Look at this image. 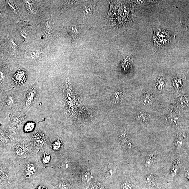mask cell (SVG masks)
I'll list each match as a JSON object with an SVG mask.
<instances>
[{
  "label": "cell",
  "mask_w": 189,
  "mask_h": 189,
  "mask_svg": "<svg viewBox=\"0 0 189 189\" xmlns=\"http://www.w3.org/2000/svg\"><path fill=\"white\" fill-rule=\"evenodd\" d=\"M18 175L19 184L30 183L40 176L38 174V165L32 160L25 159Z\"/></svg>",
  "instance_id": "1"
},
{
  "label": "cell",
  "mask_w": 189,
  "mask_h": 189,
  "mask_svg": "<svg viewBox=\"0 0 189 189\" xmlns=\"http://www.w3.org/2000/svg\"><path fill=\"white\" fill-rule=\"evenodd\" d=\"M20 101L18 100L16 96L11 92H5L4 97H1V109L7 112H14L18 110L19 106H23L19 103Z\"/></svg>",
  "instance_id": "2"
},
{
  "label": "cell",
  "mask_w": 189,
  "mask_h": 189,
  "mask_svg": "<svg viewBox=\"0 0 189 189\" xmlns=\"http://www.w3.org/2000/svg\"><path fill=\"white\" fill-rule=\"evenodd\" d=\"M39 87L36 84L30 86L25 92L23 103V108L25 110L29 109L37 100L39 93Z\"/></svg>",
  "instance_id": "3"
},
{
  "label": "cell",
  "mask_w": 189,
  "mask_h": 189,
  "mask_svg": "<svg viewBox=\"0 0 189 189\" xmlns=\"http://www.w3.org/2000/svg\"><path fill=\"white\" fill-rule=\"evenodd\" d=\"M153 42L160 43L170 40L171 34L168 31L156 27L153 28Z\"/></svg>",
  "instance_id": "4"
},
{
  "label": "cell",
  "mask_w": 189,
  "mask_h": 189,
  "mask_svg": "<svg viewBox=\"0 0 189 189\" xmlns=\"http://www.w3.org/2000/svg\"><path fill=\"white\" fill-rule=\"evenodd\" d=\"M50 151H51V149ZM50 151L48 152L46 149H45L40 155V162L42 165L46 166H49L50 164H52V163L54 160L52 156L53 152H51Z\"/></svg>",
  "instance_id": "5"
},
{
  "label": "cell",
  "mask_w": 189,
  "mask_h": 189,
  "mask_svg": "<svg viewBox=\"0 0 189 189\" xmlns=\"http://www.w3.org/2000/svg\"><path fill=\"white\" fill-rule=\"evenodd\" d=\"M33 138L35 144L39 145L40 146H43L47 142V138L41 130H39L33 135Z\"/></svg>",
  "instance_id": "6"
},
{
  "label": "cell",
  "mask_w": 189,
  "mask_h": 189,
  "mask_svg": "<svg viewBox=\"0 0 189 189\" xmlns=\"http://www.w3.org/2000/svg\"><path fill=\"white\" fill-rule=\"evenodd\" d=\"M155 98L154 95L151 92H147L143 94L141 101L145 106H151L154 103Z\"/></svg>",
  "instance_id": "7"
},
{
  "label": "cell",
  "mask_w": 189,
  "mask_h": 189,
  "mask_svg": "<svg viewBox=\"0 0 189 189\" xmlns=\"http://www.w3.org/2000/svg\"><path fill=\"white\" fill-rule=\"evenodd\" d=\"M25 72H20L19 73H17L16 76L14 77V81L15 83L18 86H23V84L26 83V80H25Z\"/></svg>",
  "instance_id": "8"
},
{
  "label": "cell",
  "mask_w": 189,
  "mask_h": 189,
  "mask_svg": "<svg viewBox=\"0 0 189 189\" xmlns=\"http://www.w3.org/2000/svg\"><path fill=\"white\" fill-rule=\"evenodd\" d=\"M151 118L150 114L145 112V111H140L137 115L136 118L138 121L143 123H147L149 121Z\"/></svg>",
  "instance_id": "9"
},
{
  "label": "cell",
  "mask_w": 189,
  "mask_h": 189,
  "mask_svg": "<svg viewBox=\"0 0 189 189\" xmlns=\"http://www.w3.org/2000/svg\"><path fill=\"white\" fill-rule=\"evenodd\" d=\"M36 124L33 121H29L25 123L23 127V132L28 133L32 132L35 129Z\"/></svg>",
  "instance_id": "10"
},
{
  "label": "cell",
  "mask_w": 189,
  "mask_h": 189,
  "mask_svg": "<svg viewBox=\"0 0 189 189\" xmlns=\"http://www.w3.org/2000/svg\"><path fill=\"white\" fill-rule=\"evenodd\" d=\"M132 64V59L129 57H124L123 59L122 63V68H123L124 70H128L131 68Z\"/></svg>",
  "instance_id": "11"
},
{
  "label": "cell",
  "mask_w": 189,
  "mask_h": 189,
  "mask_svg": "<svg viewBox=\"0 0 189 189\" xmlns=\"http://www.w3.org/2000/svg\"><path fill=\"white\" fill-rule=\"evenodd\" d=\"M156 159V155L154 153H151L148 155L145 162V166L150 167L154 165Z\"/></svg>",
  "instance_id": "12"
},
{
  "label": "cell",
  "mask_w": 189,
  "mask_h": 189,
  "mask_svg": "<svg viewBox=\"0 0 189 189\" xmlns=\"http://www.w3.org/2000/svg\"><path fill=\"white\" fill-rule=\"evenodd\" d=\"M185 135L183 133H181L177 136L175 141V146L177 148L181 147L185 142Z\"/></svg>",
  "instance_id": "13"
},
{
  "label": "cell",
  "mask_w": 189,
  "mask_h": 189,
  "mask_svg": "<svg viewBox=\"0 0 189 189\" xmlns=\"http://www.w3.org/2000/svg\"><path fill=\"white\" fill-rule=\"evenodd\" d=\"M178 117L179 116L177 115L174 113H171L168 115V121L171 124L177 126L179 121V118Z\"/></svg>",
  "instance_id": "14"
},
{
  "label": "cell",
  "mask_w": 189,
  "mask_h": 189,
  "mask_svg": "<svg viewBox=\"0 0 189 189\" xmlns=\"http://www.w3.org/2000/svg\"><path fill=\"white\" fill-rule=\"evenodd\" d=\"M165 83L164 81L161 78H158L156 81V87L159 90H161L164 88Z\"/></svg>",
  "instance_id": "15"
},
{
  "label": "cell",
  "mask_w": 189,
  "mask_h": 189,
  "mask_svg": "<svg viewBox=\"0 0 189 189\" xmlns=\"http://www.w3.org/2000/svg\"><path fill=\"white\" fill-rule=\"evenodd\" d=\"M184 79L180 77H176L174 79L173 83L177 88H180L183 85Z\"/></svg>",
  "instance_id": "16"
},
{
  "label": "cell",
  "mask_w": 189,
  "mask_h": 189,
  "mask_svg": "<svg viewBox=\"0 0 189 189\" xmlns=\"http://www.w3.org/2000/svg\"><path fill=\"white\" fill-rule=\"evenodd\" d=\"M82 180L84 183H90L92 181V177L90 174L86 173L83 175Z\"/></svg>",
  "instance_id": "17"
},
{
  "label": "cell",
  "mask_w": 189,
  "mask_h": 189,
  "mask_svg": "<svg viewBox=\"0 0 189 189\" xmlns=\"http://www.w3.org/2000/svg\"><path fill=\"white\" fill-rule=\"evenodd\" d=\"M14 189H32L31 183H21Z\"/></svg>",
  "instance_id": "18"
},
{
  "label": "cell",
  "mask_w": 189,
  "mask_h": 189,
  "mask_svg": "<svg viewBox=\"0 0 189 189\" xmlns=\"http://www.w3.org/2000/svg\"><path fill=\"white\" fill-rule=\"evenodd\" d=\"M155 180V177L152 175H148L146 178V181L148 184L151 185L154 183Z\"/></svg>",
  "instance_id": "19"
},
{
  "label": "cell",
  "mask_w": 189,
  "mask_h": 189,
  "mask_svg": "<svg viewBox=\"0 0 189 189\" xmlns=\"http://www.w3.org/2000/svg\"><path fill=\"white\" fill-rule=\"evenodd\" d=\"M121 189H132V186L129 182H124L121 185Z\"/></svg>",
  "instance_id": "20"
},
{
  "label": "cell",
  "mask_w": 189,
  "mask_h": 189,
  "mask_svg": "<svg viewBox=\"0 0 189 189\" xmlns=\"http://www.w3.org/2000/svg\"><path fill=\"white\" fill-rule=\"evenodd\" d=\"M178 163L177 162H175L174 163L172 169L171 173L172 174L174 175L176 174L177 171H178Z\"/></svg>",
  "instance_id": "21"
},
{
  "label": "cell",
  "mask_w": 189,
  "mask_h": 189,
  "mask_svg": "<svg viewBox=\"0 0 189 189\" xmlns=\"http://www.w3.org/2000/svg\"><path fill=\"white\" fill-rule=\"evenodd\" d=\"M123 95V93L121 92H116L114 94V99H115L116 101H119V99H120L121 97H122Z\"/></svg>",
  "instance_id": "22"
},
{
  "label": "cell",
  "mask_w": 189,
  "mask_h": 189,
  "mask_svg": "<svg viewBox=\"0 0 189 189\" xmlns=\"http://www.w3.org/2000/svg\"><path fill=\"white\" fill-rule=\"evenodd\" d=\"M25 3H26V4L27 8H28V9L30 10V11L32 12L34 10L33 7L31 3L29 2H28V1H25Z\"/></svg>",
  "instance_id": "23"
},
{
  "label": "cell",
  "mask_w": 189,
  "mask_h": 189,
  "mask_svg": "<svg viewBox=\"0 0 189 189\" xmlns=\"http://www.w3.org/2000/svg\"><path fill=\"white\" fill-rule=\"evenodd\" d=\"M92 189H104V188L100 184L96 183L92 186Z\"/></svg>",
  "instance_id": "24"
},
{
  "label": "cell",
  "mask_w": 189,
  "mask_h": 189,
  "mask_svg": "<svg viewBox=\"0 0 189 189\" xmlns=\"http://www.w3.org/2000/svg\"><path fill=\"white\" fill-rule=\"evenodd\" d=\"M188 26L189 27V18L188 22Z\"/></svg>",
  "instance_id": "25"
}]
</instances>
